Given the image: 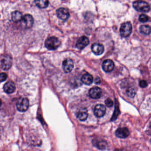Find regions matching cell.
<instances>
[{"label":"cell","instance_id":"6da1fadb","mask_svg":"<svg viewBox=\"0 0 151 151\" xmlns=\"http://www.w3.org/2000/svg\"><path fill=\"white\" fill-rule=\"evenodd\" d=\"M61 44L58 38L55 36L49 37L45 41V47L50 50H55L57 49Z\"/></svg>","mask_w":151,"mask_h":151},{"label":"cell","instance_id":"7a4b0ae2","mask_svg":"<svg viewBox=\"0 0 151 151\" xmlns=\"http://www.w3.org/2000/svg\"><path fill=\"white\" fill-rule=\"evenodd\" d=\"M133 5L137 11L140 12H147L150 10V5L145 1H135L133 3Z\"/></svg>","mask_w":151,"mask_h":151},{"label":"cell","instance_id":"3957f363","mask_svg":"<svg viewBox=\"0 0 151 151\" xmlns=\"http://www.w3.org/2000/svg\"><path fill=\"white\" fill-rule=\"evenodd\" d=\"M132 32V25L130 22H127L121 25L120 33L122 37L127 38L129 36Z\"/></svg>","mask_w":151,"mask_h":151},{"label":"cell","instance_id":"277c9868","mask_svg":"<svg viewBox=\"0 0 151 151\" xmlns=\"http://www.w3.org/2000/svg\"><path fill=\"white\" fill-rule=\"evenodd\" d=\"M29 106V100L25 98H21L18 100L17 103V110L21 112L27 111Z\"/></svg>","mask_w":151,"mask_h":151},{"label":"cell","instance_id":"5b68a950","mask_svg":"<svg viewBox=\"0 0 151 151\" xmlns=\"http://www.w3.org/2000/svg\"><path fill=\"white\" fill-rule=\"evenodd\" d=\"M12 58L9 55L4 56L1 61V68L4 71L9 70L12 65Z\"/></svg>","mask_w":151,"mask_h":151},{"label":"cell","instance_id":"8992f818","mask_svg":"<svg viewBox=\"0 0 151 151\" xmlns=\"http://www.w3.org/2000/svg\"><path fill=\"white\" fill-rule=\"evenodd\" d=\"M22 23L25 28L29 29L32 27L34 19L32 16L30 14H26L22 18Z\"/></svg>","mask_w":151,"mask_h":151},{"label":"cell","instance_id":"52a82bcc","mask_svg":"<svg viewBox=\"0 0 151 151\" xmlns=\"http://www.w3.org/2000/svg\"><path fill=\"white\" fill-rule=\"evenodd\" d=\"M57 15L60 19L63 20H67L70 17V14L69 11L66 9L60 8L57 10Z\"/></svg>","mask_w":151,"mask_h":151},{"label":"cell","instance_id":"ba28073f","mask_svg":"<svg viewBox=\"0 0 151 151\" xmlns=\"http://www.w3.org/2000/svg\"><path fill=\"white\" fill-rule=\"evenodd\" d=\"M74 67L73 61L70 59H66L63 63V68L65 72L69 73L70 72Z\"/></svg>","mask_w":151,"mask_h":151},{"label":"cell","instance_id":"9c48e42d","mask_svg":"<svg viewBox=\"0 0 151 151\" xmlns=\"http://www.w3.org/2000/svg\"><path fill=\"white\" fill-rule=\"evenodd\" d=\"M106 108L103 104L97 105L94 108V114L98 118L103 117L105 114Z\"/></svg>","mask_w":151,"mask_h":151},{"label":"cell","instance_id":"30bf717a","mask_svg":"<svg viewBox=\"0 0 151 151\" xmlns=\"http://www.w3.org/2000/svg\"><path fill=\"white\" fill-rule=\"evenodd\" d=\"M89 43V40L88 38L85 36H81L79 38L76 42V47L78 49L82 50Z\"/></svg>","mask_w":151,"mask_h":151},{"label":"cell","instance_id":"8fae6325","mask_svg":"<svg viewBox=\"0 0 151 151\" xmlns=\"http://www.w3.org/2000/svg\"><path fill=\"white\" fill-rule=\"evenodd\" d=\"M102 91L101 89L98 87L91 88L89 91V95L91 98L98 99L102 95Z\"/></svg>","mask_w":151,"mask_h":151},{"label":"cell","instance_id":"7c38bea8","mask_svg":"<svg viewBox=\"0 0 151 151\" xmlns=\"http://www.w3.org/2000/svg\"><path fill=\"white\" fill-rule=\"evenodd\" d=\"M76 118L81 121H84L88 118V114L86 108H81L76 111Z\"/></svg>","mask_w":151,"mask_h":151},{"label":"cell","instance_id":"4fadbf2b","mask_svg":"<svg viewBox=\"0 0 151 151\" xmlns=\"http://www.w3.org/2000/svg\"><path fill=\"white\" fill-rule=\"evenodd\" d=\"M114 67V62L110 59H106L103 62L102 68L106 72H110L113 71Z\"/></svg>","mask_w":151,"mask_h":151},{"label":"cell","instance_id":"5bb4252c","mask_svg":"<svg viewBox=\"0 0 151 151\" xmlns=\"http://www.w3.org/2000/svg\"><path fill=\"white\" fill-rule=\"evenodd\" d=\"M92 52L97 56L102 55L104 51V48L102 44L100 43H95L91 46Z\"/></svg>","mask_w":151,"mask_h":151},{"label":"cell","instance_id":"9a60e30c","mask_svg":"<svg viewBox=\"0 0 151 151\" xmlns=\"http://www.w3.org/2000/svg\"><path fill=\"white\" fill-rule=\"evenodd\" d=\"M115 135L120 138H126L129 135V132L127 128H119L116 130Z\"/></svg>","mask_w":151,"mask_h":151},{"label":"cell","instance_id":"2e32d148","mask_svg":"<svg viewBox=\"0 0 151 151\" xmlns=\"http://www.w3.org/2000/svg\"><path fill=\"white\" fill-rule=\"evenodd\" d=\"M3 89L4 92L7 94H12L15 91L16 86L15 83L12 82H8L4 84Z\"/></svg>","mask_w":151,"mask_h":151},{"label":"cell","instance_id":"e0dca14e","mask_svg":"<svg viewBox=\"0 0 151 151\" xmlns=\"http://www.w3.org/2000/svg\"><path fill=\"white\" fill-rule=\"evenodd\" d=\"M93 79L92 75L89 74H85L81 78V81L85 85H89L93 82Z\"/></svg>","mask_w":151,"mask_h":151},{"label":"cell","instance_id":"ac0fdd59","mask_svg":"<svg viewBox=\"0 0 151 151\" xmlns=\"http://www.w3.org/2000/svg\"><path fill=\"white\" fill-rule=\"evenodd\" d=\"M23 16L22 13L19 11L14 12L12 13V19L14 22H18L22 20Z\"/></svg>","mask_w":151,"mask_h":151},{"label":"cell","instance_id":"d6986e66","mask_svg":"<svg viewBox=\"0 0 151 151\" xmlns=\"http://www.w3.org/2000/svg\"><path fill=\"white\" fill-rule=\"evenodd\" d=\"M35 2L36 6L40 9H44L48 6V0H35Z\"/></svg>","mask_w":151,"mask_h":151},{"label":"cell","instance_id":"ffe728a7","mask_svg":"<svg viewBox=\"0 0 151 151\" xmlns=\"http://www.w3.org/2000/svg\"><path fill=\"white\" fill-rule=\"evenodd\" d=\"M140 31L142 33L145 35H149L151 33L150 27L147 25H143L140 27Z\"/></svg>","mask_w":151,"mask_h":151},{"label":"cell","instance_id":"44dd1931","mask_svg":"<svg viewBox=\"0 0 151 151\" xmlns=\"http://www.w3.org/2000/svg\"><path fill=\"white\" fill-rule=\"evenodd\" d=\"M136 90L135 88L130 87H129L127 90V94L129 97L133 98L134 97L136 94Z\"/></svg>","mask_w":151,"mask_h":151},{"label":"cell","instance_id":"7402d4cb","mask_svg":"<svg viewBox=\"0 0 151 151\" xmlns=\"http://www.w3.org/2000/svg\"><path fill=\"white\" fill-rule=\"evenodd\" d=\"M96 147L100 150H104L106 146V143L104 141H96L95 144Z\"/></svg>","mask_w":151,"mask_h":151},{"label":"cell","instance_id":"603a6c76","mask_svg":"<svg viewBox=\"0 0 151 151\" xmlns=\"http://www.w3.org/2000/svg\"><path fill=\"white\" fill-rule=\"evenodd\" d=\"M149 17L147 15H144V14H142L140 15L139 18V20L140 22H142V23H145L147 22L149 20Z\"/></svg>","mask_w":151,"mask_h":151},{"label":"cell","instance_id":"cb8c5ba5","mask_svg":"<svg viewBox=\"0 0 151 151\" xmlns=\"http://www.w3.org/2000/svg\"><path fill=\"white\" fill-rule=\"evenodd\" d=\"M119 113L120 111L119 110V106L118 105H116L115 111L114 112V113L113 116L112 118V120L114 121L116 120Z\"/></svg>","mask_w":151,"mask_h":151},{"label":"cell","instance_id":"d4e9b609","mask_svg":"<svg viewBox=\"0 0 151 151\" xmlns=\"http://www.w3.org/2000/svg\"><path fill=\"white\" fill-rule=\"evenodd\" d=\"M7 74L5 73L0 74V82L4 81L7 79Z\"/></svg>","mask_w":151,"mask_h":151},{"label":"cell","instance_id":"484cf974","mask_svg":"<svg viewBox=\"0 0 151 151\" xmlns=\"http://www.w3.org/2000/svg\"><path fill=\"white\" fill-rule=\"evenodd\" d=\"M105 104L106 106L109 107H111L113 105V102L110 98H107L106 100Z\"/></svg>","mask_w":151,"mask_h":151},{"label":"cell","instance_id":"4316f807","mask_svg":"<svg viewBox=\"0 0 151 151\" xmlns=\"http://www.w3.org/2000/svg\"><path fill=\"white\" fill-rule=\"evenodd\" d=\"M139 86L142 88H145L148 86V83L145 80H142L139 82Z\"/></svg>","mask_w":151,"mask_h":151},{"label":"cell","instance_id":"83f0119b","mask_svg":"<svg viewBox=\"0 0 151 151\" xmlns=\"http://www.w3.org/2000/svg\"><path fill=\"white\" fill-rule=\"evenodd\" d=\"M1 99H0V106H1Z\"/></svg>","mask_w":151,"mask_h":151},{"label":"cell","instance_id":"f1b7e54d","mask_svg":"<svg viewBox=\"0 0 151 151\" xmlns=\"http://www.w3.org/2000/svg\"></svg>","mask_w":151,"mask_h":151}]
</instances>
